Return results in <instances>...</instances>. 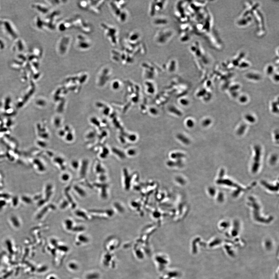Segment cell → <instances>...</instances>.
Returning <instances> with one entry per match:
<instances>
[{
  "label": "cell",
  "instance_id": "cell-1",
  "mask_svg": "<svg viewBox=\"0 0 279 279\" xmlns=\"http://www.w3.org/2000/svg\"><path fill=\"white\" fill-rule=\"evenodd\" d=\"M100 27L103 30L104 35L109 43L113 46L118 43V30L115 26L104 22L100 24Z\"/></svg>",
  "mask_w": 279,
  "mask_h": 279
},
{
  "label": "cell",
  "instance_id": "cell-2",
  "mask_svg": "<svg viewBox=\"0 0 279 279\" xmlns=\"http://www.w3.org/2000/svg\"><path fill=\"white\" fill-rule=\"evenodd\" d=\"M72 40V37L69 35H63L59 38L56 48L57 53L59 56H65L68 53Z\"/></svg>",
  "mask_w": 279,
  "mask_h": 279
},
{
  "label": "cell",
  "instance_id": "cell-3",
  "mask_svg": "<svg viewBox=\"0 0 279 279\" xmlns=\"http://www.w3.org/2000/svg\"><path fill=\"white\" fill-rule=\"evenodd\" d=\"M71 19L73 28L80 30L83 34H89L92 32L93 28L91 24L80 16H76Z\"/></svg>",
  "mask_w": 279,
  "mask_h": 279
},
{
  "label": "cell",
  "instance_id": "cell-4",
  "mask_svg": "<svg viewBox=\"0 0 279 279\" xmlns=\"http://www.w3.org/2000/svg\"><path fill=\"white\" fill-rule=\"evenodd\" d=\"M76 48L81 51H86L91 49L92 43L91 40L84 34H78L76 37Z\"/></svg>",
  "mask_w": 279,
  "mask_h": 279
},
{
  "label": "cell",
  "instance_id": "cell-5",
  "mask_svg": "<svg viewBox=\"0 0 279 279\" xmlns=\"http://www.w3.org/2000/svg\"><path fill=\"white\" fill-rule=\"evenodd\" d=\"M88 1L89 3L88 10L95 14H99L101 12V8L104 4V1L88 0Z\"/></svg>",
  "mask_w": 279,
  "mask_h": 279
},
{
  "label": "cell",
  "instance_id": "cell-6",
  "mask_svg": "<svg viewBox=\"0 0 279 279\" xmlns=\"http://www.w3.org/2000/svg\"><path fill=\"white\" fill-rule=\"evenodd\" d=\"M57 28L59 32H64L73 28L72 19L63 20L58 23Z\"/></svg>",
  "mask_w": 279,
  "mask_h": 279
},
{
  "label": "cell",
  "instance_id": "cell-7",
  "mask_svg": "<svg viewBox=\"0 0 279 279\" xmlns=\"http://www.w3.org/2000/svg\"><path fill=\"white\" fill-rule=\"evenodd\" d=\"M78 6L83 10H88L89 8V3L88 1H80L78 3Z\"/></svg>",
  "mask_w": 279,
  "mask_h": 279
},
{
  "label": "cell",
  "instance_id": "cell-8",
  "mask_svg": "<svg viewBox=\"0 0 279 279\" xmlns=\"http://www.w3.org/2000/svg\"><path fill=\"white\" fill-rule=\"evenodd\" d=\"M69 176L67 173L63 174L61 177L62 180L65 181V182L69 180Z\"/></svg>",
  "mask_w": 279,
  "mask_h": 279
},
{
  "label": "cell",
  "instance_id": "cell-9",
  "mask_svg": "<svg viewBox=\"0 0 279 279\" xmlns=\"http://www.w3.org/2000/svg\"><path fill=\"white\" fill-rule=\"evenodd\" d=\"M245 128H246V126L245 125H242L238 131V134L242 135V134H243V133L244 132V130L245 129Z\"/></svg>",
  "mask_w": 279,
  "mask_h": 279
},
{
  "label": "cell",
  "instance_id": "cell-10",
  "mask_svg": "<svg viewBox=\"0 0 279 279\" xmlns=\"http://www.w3.org/2000/svg\"><path fill=\"white\" fill-rule=\"evenodd\" d=\"M246 118L248 121L251 122H254L255 121L254 117H253L252 116H251V115H247L246 116Z\"/></svg>",
  "mask_w": 279,
  "mask_h": 279
},
{
  "label": "cell",
  "instance_id": "cell-11",
  "mask_svg": "<svg viewBox=\"0 0 279 279\" xmlns=\"http://www.w3.org/2000/svg\"><path fill=\"white\" fill-rule=\"evenodd\" d=\"M7 243H8V249H9V252H10L11 253H13V251L12 250V248H11V247H12V245H11V243H10V242H8Z\"/></svg>",
  "mask_w": 279,
  "mask_h": 279
},
{
  "label": "cell",
  "instance_id": "cell-12",
  "mask_svg": "<svg viewBox=\"0 0 279 279\" xmlns=\"http://www.w3.org/2000/svg\"><path fill=\"white\" fill-rule=\"evenodd\" d=\"M210 122H211V121H210V120H209V119H206V120L204 122L203 125L205 126H208L209 124H210Z\"/></svg>",
  "mask_w": 279,
  "mask_h": 279
},
{
  "label": "cell",
  "instance_id": "cell-13",
  "mask_svg": "<svg viewBox=\"0 0 279 279\" xmlns=\"http://www.w3.org/2000/svg\"><path fill=\"white\" fill-rule=\"evenodd\" d=\"M240 100L242 102H245L247 101V98L245 97H242L240 99Z\"/></svg>",
  "mask_w": 279,
  "mask_h": 279
},
{
  "label": "cell",
  "instance_id": "cell-14",
  "mask_svg": "<svg viewBox=\"0 0 279 279\" xmlns=\"http://www.w3.org/2000/svg\"></svg>",
  "mask_w": 279,
  "mask_h": 279
}]
</instances>
